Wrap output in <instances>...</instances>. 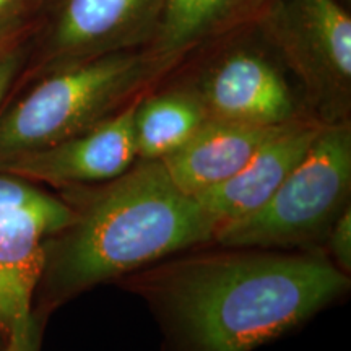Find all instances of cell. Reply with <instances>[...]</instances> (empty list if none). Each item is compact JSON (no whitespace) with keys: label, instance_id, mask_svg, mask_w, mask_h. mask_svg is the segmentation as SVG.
<instances>
[{"label":"cell","instance_id":"6da1fadb","mask_svg":"<svg viewBox=\"0 0 351 351\" xmlns=\"http://www.w3.org/2000/svg\"><path fill=\"white\" fill-rule=\"evenodd\" d=\"M129 285L155 309L168 351H254L348 291L350 275L324 254L225 247L143 269Z\"/></svg>","mask_w":351,"mask_h":351},{"label":"cell","instance_id":"7a4b0ae2","mask_svg":"<svg viewBox=\"0 0 351 351\" xmlns=\"http://www.w3.org/2000/svg\"><path fill=\"white\" fill-rule=\"evenodd\" d=\"M69 189L73 218L47 236L43 278L57 298L147 269L215 239L218 226L160 160H137L98 187Z\"/></svg>","mask_w":351,"mask_h":351},{"label":"cell","instance_id":"3957f363","mask_svg":"<svg viewBox=\"0 0 351 351\" xmlns=\"http://www.w3.org/2000/svg\"><path fill=\"white\" fill-rule=\"evenodd\" d=\"M160 64L143 56H99L65 65L0 117V160L43 150L114 114Z\"/></svg>","mask_w":351,"mask_h":351},{"label":"cell","instance_id":"277c9868","mask_svg":"<svg viewBox=\"0 0 351 351\" xmlns=\"http://www.w3.org/2000/svg\"><path fill=\"white\" fill-rule=\"evenodd\" d=\"M351 132L322 125L311 148L261 208L219 226L215 243L225 247H289L327 236L350 207Z\"/></svg>","mask_w":351,"mask_h":351},{"label":"cell","instance_id":"5b68a950","mask_svg":"<svg viewBox=\"0 0 351 351\" xmlns=\"http://www.w3.org/2000/svg\"><path fill=\"white\" fill-rule=\"evenodd\" d=\"M135 108L132 103L93 129L43 150L0 160V173L65 189L111 181L137 161Z\"/></svg>","mask_w":351,"mask_h":351},{"label":"cell","instance_id":"8992f818","mask_svg":"<svg viewBox=\"0 0 351 351\" xmlns=\"http://www.w3.org/2000/svg\"><path fill=\"white\" fill-rule=\"evenodd\" d=\"M285 39L289 59L317 99L350 95L351 20L337 0H288Z\"/></svg>","mask_w":351,"mask_h":351},{"label":"cell","instance_id":"52a82bcc","mask_svg":"<svg viewBox=\"0 0 351 351\" xmlns=\"http://www.w3.org/2000/svg\"><path fill=\"white\" fill-rule=\"evenodd\" d=\"M199 96L210 117L217 119L261 127L295 122V99L287 82L274 65L249 52L226 57Z\"/></svg>","mask_w":351,"mask_h":351},{"label":"cell","instance_id":"ba28073f","mask_svg":"<svg viewBox=\"0 0 351 351\" xmlns=\"http://www.w3.org/2000/svg\"><path fill=\"white\" fill-rule=\"evenodd\" d=\"M320 129L296 121L283 125L238 173L197 195V202L218 228L254 213L296 168Z\"/></svg>","mask_w":351,"mask_h":351},{"label":"cell","instance_id":"9c48e42d","mask_svg":"<svg viewBox=\"0 0 351 351\" xmlns=\"http://www.w3.org/2000/svg\"><path fill=\"white\" fill-rule=\"evenodd\" d=\"M163 5L165 0H67L56 49L72 64L119 52L148 33Z\"/></svg>","mask_w":351,"mask_h":351},{"label":"cell","instance_id":"30bf717a","mask_svg":"<svg viewBox=\"0 0 351 351\" xmlns=\"http://www.w3.org/2000/svg\"><path fill=\"white\" fill-rule=\"evenodd\" d=\"M282 127L249 125L210 117L181 148L160 161L179 191L197 197L238 173Z\"/></svg>","mask_w":351,"mask_h":351},{"label":"cell","instance_id":"8fae6325","mask_svg":"<svg viewBox=\"0 0 351 351\" xmlns=\"http://www.w3.org/2000/svg\"><path fill=\"white\" fill-rule=\"evenodd\" d=\"M65 226L36 212L0 215V332L8 335L33 311V295L46 262L44 243Z\"/></svg>","mask_w":351,"mask_h":351},{"label":"cell","instance_id":"7c38bea8","mask_svg":"<svg viewBox=\"0 0 351 351\" xmlns=\"http://www.w3.org/2000/svg\"><path fill=\"white\" fill-rule=\"evenodd\" d=\"M210 119L199 95L168 93L137 103V160H163L181 148Z\"/></svg>","mask_w":351,"mask_h":351},{"label":"cell","instance_id":"4fadbf2b","mask_svg":"<svg viewBox=\"0 0 351 351\" xmlns=\"http://www.w3.org/2000/svg\"><path fill=\"white\" fill-rule=\"evenodd\" d=\"M241 0H165L161 12L158 52L173 57L213 32Z\"/></svg>","mask_w":351,"mask_h":351},{"label":"cell","instance_id":"5bb4252c","mask_svg":"<svg viewBox=\"0 0 351 351\" xmlns=\"http://www.w3.org/2000/svg\"><path fill=\"white\" fill-rule=\"evenodd\" d=\"M15 212L43 213L60 219L65 225L73 218V210L65 200L47 194L32 181L0 173V215Z\"/></svg>","mask_w":351,"mask_h":351},{"label":"cell","instance_id":"9a60e30c","mask_svg":"<svg viewBox=\"0 0 351 351\" xmlns=\"http://www.w3.org/2000/svg\"><path fill=\"white\" fill-rule=\"evenodd\" d=\"M328 236V251L335 263L343 274L351 271V210L345 208L333 221Z\"/></svg>","mask_w":351,"mask_h":351},{"label":"cell","instance_id":"2e32d148","mask_svg":"<svg viewBox=\"0 0 351 351\" xmlns=\"http://www.w3.org/2000/svg\"><path fill=\"white\" fill-rule=\"evenodd\" d=\"M43 317L33 311L8 332L5 351H41Z\"/></svg>","mask_w":351,"mask_h":351},{"label":"cell","instance_id":"e0dca14e","mask_svg":"<svg viewBox=\"0 0 351 351\" xmlns=\"http://www.w3.org/2000/svg\"><path fill=\"white\" fill-rule=\"evenodd\" d=\"M20 67V57L16 52H0V103Z\"/></svg>","mask_w":351,"mask_h":351},{"label":"cell","instance_id":"ac0fdd59","mask_svg":"<svg viewBox=\"0 0 351 351\" xmlns=\"http://www.w3.org/2000/svg\"><path fill=\"white\" fill-rule=\"evenodd\" d=\"M7 341H8L7 333L0 332V351H5L7 350Z\"/></svg>","mask_w":351,"mask_h":351},{"label":"cell","instance_id":"d6986e66","mask_svg":"<svg viewBox=\"0 0 351 351\" xmlns=\"http://www.w3.org/2000/svg\"><path fill=\"white\" fill-rule=\"evenodd\" d=\"M12 0H0V13H2L5 8L8 7V3H10Z\"/></svg>","mask_w":351,"mask_h":351},{"label":"cell","instance_id":"ffe728a7","mask_svg":"<svg viewBox=\"0 0 351 351\" xmlns=\"http://www.w3.org/2000/svg\"><path fill=\"white\" fill-rule=\"evenodd\" d=\"M346 2H350V0H346Z\"/></svg>","mask_w":351,"mask_h":351}]
</instances>
